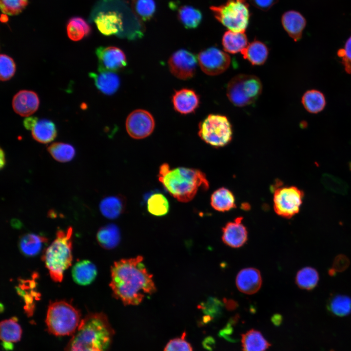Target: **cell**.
I'll list each match as a JSON object with an SVG mask.
<instances>
[{
    "label": "cell",
    "mask_w": 351,
    "mask_h": 351,
    "mask_svg": "<svg viewBox=\"0 0 351 351\" xmlns=\"http://www.w3.org/2000/svg\"><path fill=\"white\" fill-rule=\"evenodd\" d=\"M143 261L141 255L121 259L115 262L111 268L109 286L114 296L125 305H137L145 294L151 295L156 292L153 275Z\"/></svg>",
    "instance_id": "6da1fadb"
},
{
    "label": "cell",
    "mask_w": 351,
    "mask_h": 351,
    "mask_svg": "<svg viewBox=\"0 0 351 351\" xmlns=\"http://www.w3.org/2000/svg\"><path fill=\"white\" fill-rule=\"evenodd\" d=\"M113 332L105 314L88 313L80 320L65 351H106Z\"/></svg>",
    "instance_id": "7a4b0ae2"
},
{
    "label": "cell",
    "mask_w": 351,
    "mask_h": 351,
    "mask_svg": "<svg viewBox=\"0 0 351 351\" xmlns=\"http://www.w3.org/2000/svg\"><path fill=\"white\" fill-rule=\"evenodd\" d=\"M158 178L167 191L181 202L192 200L200 188H209L205 175L196 169L171 168L168 163H163L159 167Z\"/></svg>",
    "instance_id": "3957f363"
},
{
    "label": "cell",
    "mask_w": 351,
    "mask_h": 351,
    "mask_svg": "<svg viewBox=\"0 0 351 351\" xmlns=\"http://www.w3.org/2000/svg\"><path fill=\"white\" fill-rule=\"evenodd\" d=\"M73 229L58 230L56 237L47 248L43 260L51 278L55 282L62 280L64 272L72 262Z\"/></svg>",
    "instance_id": "277c9868"
},
{
    "label": "cell",
    "mask_w": 351,
    "mask_h": 351,
    "mask_svg": "<svg viewBox=\"0 0 351 351\" xmlns=\"http://www.w3.org/2000/svg\"><path fill=\"white\" fill-rule=\"evenodd\" d=\"M80 318V312L71 304L63 300L56 301L49 305L45 322L51 334L69 335L77 330Z\"/></svg>",
    "instance_id": "5b68a950"
},
{
    "label": "cell",
    "mask_w": 351,
    "mask_h": 351,
    "mask_svg": "<svg viewBox=\"0 0 351 351\" xmlns=\"http://www.w3.org/2000/svg\"><path fill=\"white\" fill-rule=\"evenodd\" d=\"M210 9L215 19L229 30L245 32L250 18L247 0H227L225 3L211 6Z\"/></svg>",
    "instance_id": "8992f818"
},
{
    "label": "cell",
    "mask_w": 351,
    "mask_h": 351,
    "mask_svg": "<svg viewBox=\"0 0 351 351\" xmlns=\"http://www.w3.org/2000/svg\"><path fill=\"white\" fill-rule=\"evenodd\" d=\"M226 89L229 100L234 105L242 107L256 101L261 94L262 84L255 76L239 74L230 80Z\"/></svg>",
    "instance_id": "52a82bcc"
},
{
    "label": "cell",
    "mask_w": 351,
    "mask_h": 351,
    "mask_svg": "<svg viewBox=\"0 0 351 351\" xmlns=\"http://www.w3.org/2000/svg\"><path fill=\"white\" fill-rule=\"evenodd\" d=\"M231 124L225 116L208 115L199 125L198 135L206 143L214 147L228 144L232 137Z\"/></svg>",
    "instance_id": "ba28073f"
},
{
    "label": "cell",
    "mask_w": 351,
    "mask_h": 351,
    "mask_svg": "<svg viewBox=\"0 0 351 351\" xmlns=\"http://www.w3.org/2000/svg\"><path fill=\"white\" fill-rule=\"evenodd\" d=\"M303 196V192L294 186L277 189L273 195L275 212L283 217L291 218L299 212Z\"/></svg>",
    "instance_id": "9c48e42d"
},
{
    "label": "cell",
    "mask_w": 351,
    "mask_h": 351,
    "mask_svg": "<svg viewBox=\"0 0 351 351\" xmlns=\"http://www.w3.org/2000/svg\"><path fill=\"white\" fill-rule=\"evenodd\" d=\"M197 59L202 71L209 76H216L230 66V56L215 47H210L199 52Z\"/></svg>",
    "instance_id": "30bf717a"
},
{
    "label": "cell",
    "mask_w": 351,
    "mask_h": 351,
    "mask_svg": "<svg viewBox=\"0 0 351 351\" xmlns=\"http://www.w3.org/2000/svg\"><path fill=\"white\" fill-rule=\"evenodd\" d=\"M126 129L129 135L136 139L148 136L153 132L155 122L153 116L147 111L137 109L131 112L126 120Z\"/></svg>",
    "instance_id": "8fae6325"
},
{
    "label": "cell",
    "mask_w": 351,
    "mask_h": 351,
    "mask_svg": "<svg viewBox=\"0 0 351 351\" xmlns=\"http://www.w3.org/2000/svg\"><path fill=\"white\" fill-rule=\"evenodd\" d=\"M171 73L178 78L187 80L194 77L197 67V58L189 51L180 49L175 52L168 60Z\"/></svg>",
    "instance_id": "7c38bea8"
},
{
    "label": "cell",
    "mask_w": 351,
    "mask_h": 351,
    "mask_svg": "<svg viewBox=\"0 0 351 351\" xmlns=\"http://www.w3.org/2000/svg\"><path fill=\"white\" fill-rule=\"evenodd\" d=\"M98 61V72H117L127 65L124 52L115 46H100L96 50Z\"/></svg>",
    "instance_id": "4fadbf2b"
},
{
    "label": "cell",
    "mask_w": 351,
    "mask_h": 351,
    "mask_svg": "<svg viewBox=\"0 0 351 351\" xmlns=\"http://www.w3.org/2000/svg\"><path fill=\"white\" fill-rule=\"evenodd\" d=\"M94 21L98 30L105 36L117 35L123 31L122 16L116 11L100 12Z\"/></svg>",
    "instance_id": "5bb4252c"
},
{
    "label": "cell",
    "mask_w": 351,
    "mask_h": 351,
    "mask_svg": "<svg viewBox=\"0 0 351 351\" xmlns=\"http://www.w3.org/2000/svg\"><path fill=\"white\" fill-rule=\"evenodd\" d=\"M172 102L176 111L186 115L195 113L199 107L200 98L194 90L183 88L175 91Z\"/></svg>",
    "instance_id": "9a60e30c"
},
{
    "label": "cell",
    "mask_w": 351,
    "mask_h": 351,
    "mask_svg": "<svg viewBox=\"0 0 351 351\" xmlns=\"http://www.w3.org/2000/svg\"><path fill=\"white\" fill-rule=\"evenodd\" d=\"M39 100L37 94L32 91L21 90L13 97L12 106L14 111L22 117H28L38 109Z\"/></svg>",
    "instance_id": "2e32d148"
},
{
    "label": "cell",
    "mask_w": 351,
    "mask_h": 351,
    "mask_svg": "<svg viewBox=\"0 0 351 351\" xmlns=\"http://www.w3.org/2000/svg\"><path fill=\"white\" fill-rule=\"evenodd\" d=\"M242 217L236 218L234 222L226 224L223 228L222 240L227 245L238 248L242 246L247 239V231L241 223Z\"/></svg>",
    "instance_id": "e0dca14e"
},
{
    "label": "cell",
    "mask_w": 351,
    "mask_h": 351,
    "mask_svg": "<svg viewBox=\"0 0 351 351\" xmlns=\"http://www.w3.org/2000/svg\"><path fill=\"white\" fill-rule=\"evenodd\" d=\"M262 279L259 271L253 268L241 270L236 278L238 289L242 292L252 294L256 292L260 288Z\"/></svg>",
    "instance_id": "ac0fdd59"
},
{
    "label": "cell",
    "mask_w": 351,
    "mask_h": 351,
    "mask_svg": "<svg viewBox=\"0 0 351 351\" xmlns=\"http://www.w3.org/2000/svg\"><path fill=\"white\" fill-rule=\"evenodd\" d=\"M281 22L285 30L294 41L301 39L306 21L300 13L293 10L287 11L282 16Z\"/></svg>",
    "instance_id": "d6986e66"
},
{
    "label": "cell",
    "mask_w": 351,
    "mask_h": 351,
    "mask_svg": "<svg viewBox=\"0 0 351 351\" xmlns=\"http://www.w3.org/2000/svg\"><path fill=\"white\" fill-rule=\"evenodd\" d=\"M89 77L94 80L97 88L102 93L111 95L118 89L120 80L118 76L113 72L103 71L98 73L92 72Z\"/></svg>",
    "instance_id": "ffe728a7"
},
{
    "label": "cell",
    "mask_w": 351,
    "mask_h": 351,
    "mask_svg": "<svg viewBox=\"0 0 351 351\" xmlns=\"http://www.w3.org/2000/svg\"><path fill=\"white\" fill-rule=\"evenodd\" d=\"M97 274L96 266L90 261L83 260L78 262L72 271L74 281L80 285H87L91 283Z\"/></svg>",
    "instance_id": "44dd1931"
},
{
    "label": "cell",
    "mask_w": 351,
    "mask_h": 351,
    "mask_svg": "<svg viewBox=\"0 0 351 351\" xmlns=\"http://www.w3.org/2000/svg\"><path fill=\"white\" fill-rule=\"evenodd\" d=\"M22 330L17 319L12 317L0 322V339L5 348L11 349L12 343L19 341L21 337Z\"/></svg>",
    "instance_id": "7402d4cb"
},
{
    "label": "cell",
    "mask_w": 351,
    "mask_h": 351,
    "mask_svg": "<svg viewBox=\"0 0 351 351\" xmlns=\"http://www.w3.org/2000/svg\"><path fill=\"white\" fill-rule=\"evenodd\" d=\"M243 58L253 65H261L266 61L269 50L262 42L254 40L248 44L241 52Z\"/></svg>",
    "instance_id": "603a6c76"
},
{
    "label": "cell",
    "mask_w": 351,
    "mask_h": 351,
    "mask_svg": "<svg viewBox=\"0 0 351 351\" xmlns=\"http://www.w3.org/2000/svg\"><path fill=\"white\" fill-rule=\"evenodd\" d=\"M222 44L225 52L231 54L241 52L248 45V39L245 32L228 30L224 33Z\"/></svg>",
    "instance_id": "cb8c5ba5"
},
{
    "label": "cell",
    "mask_w": 351,
    "mask_h": 351,
    "mask_svg": "<svg viewBox=\"0 0 351 351\" xmlns=\"http://www.w3.org/2000/svg\"><path fill=\"white\" fill-rule=\"evenodd\" d=\"M124 199L120 195H112L105 197L99 204L102 214L108 219L117 218L125 210Z\"/></svg>",
    "instance_id": "d4e9b609"
},
{
    "label": "cell",
    "mask_w": 351,
    "mask_h": 351,
    "mask_svg": "<svg viewBox=\"0 0 351 351\" xmlns=\"http://www.w3.org/2000/svg\"><path fill=\"white\" fill-rule=\"evenodd\" d=\"M243 351H265L271 346L258 331L252 329L241 334Z\"/></svg>",
    "instance_id": "484cf974"
},
{
    "label": "cell",
    "mask_w": 351,
    "mask_h": 351,
    "mask_svg": "<svg viewBox=\"0 0 351 351\" xmlns=\"http://www.w3.org/2000/svg\"><path fill=\"white\" fill-rule=\"evenodd\" d=\"M97 239L98 244L102 248L107 250L114 249L120 242L119 230L115 224H108L98 230Z\"/></svg>",
    "instance_id": "4316f807"
},
{
    "label": "cell",
    "mask_w": 351,
    "mask_h": 351,
    "mask_svg": "<svg viewBox=\"0 0 351 351\" xmlns=\"http://www.w3.org/2000/svg\"><path fill=\"white\" fill-rule=\"evenodd\" d=\"M46 241V237L34 234H26L20 238V250L25 255L33 256L40 252Z\"/></svg>",
    "instance_id": "83f0119b"
},
{
    "label": "cell",
    "mask_w": 351,
    "mask_h": 351,
    "mask_svg": "<svg viewBox=\"0 0 351 351\" xmlns=\"http://www.w3.org/2000/svg\"><path fill=\"white\" fill-rule=\"evenodd\" d=\"M57 131L55 124L51 120L42 119L38 120L32 130V135L37 141L48 143L56 137Z\"/></svg>",
    "instance_id": "f1b7e54d"
},
{
    "label": "cell",
    "mask_w": 351,
    "mask_h": 351,
    "mask_svg": "<svg viewBox=\"0 0 351 351\" xmlns=\"http://www.w3.org/2000/svg\"><path fill=\"white\" fill-rule=\"evenodd\" d=\"M301 102L304 108L312 114H317L321 112L326 105L324 95L316 89H311L305 92L302 97Z\"/></svg>",
    "instance_id": "f546056e"
},
{
    "label": "cell",
    "mask_w": 351,
    "mask_h": 351,
    "mask_svg": "<svg viewBox=\"0 0 351 351\" xmlns=\"http://www.w3.org/2000/svg\"><path fill=\"white\" fill-rule=\"evenodd\" d=\"M211 205L216 211H227L235 207L234 197L229 190L222 187L212 195Z\"/></svg>",
    "instance_id": "4dcf8cb0"
},
{
    "label": "cell",
    "mask_w": 351,
    "mask_h": 351,
    "mask_svg": "<svg viewBox=\"0 0 351 351\" xmlns=\"http://www.w3.org/2000/svg\"><path fill=\"white\" fill-rule=\"evenodd\" d=\"M91 31L90 25L84 19L80 17L70 19L67 25L68 36L73 41L81 39L84 37L88 36Z\"/></svg>",
    "instance_id": "1f68e13d"
},
{
    "label": "cell",
    "mask_w": 351,
    "mask_h": 351,
    "mask_svg": "<svg viewBox=\"0 0 351 351\" xmlns=\"http://www.w3.org/2000/svg\"><path fill=\"white\" fill-rule=\"evenodd\" d=\"M178 17L186 28L194 29L200 23L202 15L198 9L191 6L184 5L179 8Z\"/></svg>",
    "instance_id": "d6a6232c"
},
{
    "label": "cell",
    "mask_w": 351,
    "mask_h": 351,
    "mask_svg": "<svg viewBox=\"0 0 351 351\" xmlns=\"http://www.w3.org/2000/svg\"><path fill=\"white\" fill-rule=\"evenodd\" d=\"M295 281L300 289L312 290L316 286L318 282V273L312 267H304L297 272Z\"/></svg>",
    "instance_id": "836d02e7"
},
{
    "label": "cell",
    "mask_w": 351,
    "mask_h": 351,
    "mask_svg": "<svg viewBox=\"0 0 351 351\" xmlns=\"http://www.w3.org/2000/svg\"><path fill=\"white\" fill-rule=\"evenodd\" d=\"M170 208L167 197L161 193L152 195L147 199V209L151 214L162 216L168 214Z\"/></svg>",
    "instance_id": "e575fe53"
},
{
    "label": "cell",
    "mask_w": 351,
    "mask_h": 351,
    "mask_svg": "<svg viewBox=\"0 0 351 351\" xmlns=\"http://www.w3.org/2000/svg\"><path fill=\"white\" fill-rule=\"evenodd\" d=\"M47 150L55 160L60 162L71 160L76 154L72 145L63 142L53 143L48 147Z\"/></svg>",
    "instance_id": "d590c367"
},
{
    "label": "cell",
    "mask_w": 351,
    "mask_h": 351,
    "mask_svg": "<svg viewBox=\"0 0 351 351\" xmlns=\"http://www.w3.org/2000/svg\"><path fill=\"white\" fill-rule=\"evenodd\" d=\"M328 309L336 316H346L351 312V298L347 295H336L329 301Z\"/></svg>",
    "instance_id": "8d00e7d4"
},
{
    "label": "cell",
    "mask_w": 351,
    "mask_h": 351,
    "mask_svg": "<svg viewBox=\"0 0 351 351\" xmlns=\"http://www.w3.org/2000/svg\"><path fill=\"white\" fill-rule=\"evenodd\" d=\"M134 7L137 15L144 20L151 19L156 9L154 0H136Z\"/></svg>",
    "instance_id": "74e56055"
},
{
    "label": "cell",
    "mask_w": 351,
    "mask_h": 351,
    "mask_svg": "<svg viewBox=\"0 0 351 351\" xmlns=\"http://www.w3.org/2000/svg\"><path fill=\"white\" fill-rule=\"evenodd\" d=\"M28 4V0H0L1 12L10 16L19 15Z\"/></svg>",
    "instance_id": "f35d334b"
},
{
    "label": "cell",
    "mask_w": 351,
    "mask_h": 351,
    "mask_svg": "<svg viewBox=\"0 0 351 351\" xmlns=\"http://www.w3.org/2000/svg\"><path fill=\"white\" fill-rule=\"evenodd\" d=\"M16 72V64L13 58L5 54L0 58V78L1 81L10 79Z\"/></svg>",
    "instance_id": "ab89813d"
},
{
    "label": "cell",
    "mask_w": 351,
    "mask_h": 351,
    "mask_svg": "<svg viewBox=\"0 0 351 351\" xmlns=\"http://www.w3.org/2000/svg\"><path fill=\"white\" fill-rule=\"evenodd\" d=\"M324 186L328 190L338 194L347 193L348 186L342 180L329 174H325L322 178Z\"/></svg>",
    "instance_id": "60d3db41"
},
{
    "label": "cell",
    "mask_w": 351,
    "mask_h": 351,
    "mask_svg": "<svg viewBox=\"0 0 351 351\" xmlns=\"http://www.w3.org/2000/svg\"><path fill=\"white\" fill-rule=\"evenodd\" d=\"M337 55L341 58L345 72L351 74V36L346 41L344 48L338 51Z\"/></svg>",
    "instance_id": "b9f144b4"
},
{
    "label": "cell",
    "mask_w": 351,
    "mask_h": 351,
    "mask_svg": "<svg viewBox=\"0 0 351 351\" xmlns=\"http://www.w3.org/2000/svg\"><path fill=\"white\" fill-rule=\"evenodd\" d=\"M164 351H193L190 344L183 338L170 340L165 347Z\"/></svg>",
    "instance_id": "7bdbcfd3"
},
{
    "label": "cell",
    "mask_w": 351,
    "mask_h": 351,
    "mask_svg": "<svg viewBox=\"0 0 351 351\" xmlns=\"http://www.w3.org/2000/svg\"><path fill=\"white\" fill-rule=\"evenodd\" d=\"M349 265V258L344 254H339L333 261L332 269L336 272H341L346 270Z\"/></svg>",
    "instance_id": "ee69618b"
},
{
    "label": "cell",
    "mask_w": 351,
    "mask_h": 351,
    "mask_svg": "<svg viewBox=\"0 0 351 351\" xmlns=\"http://www.w3.org/2000/svg\"><path fill=\"white\" fill-rule=\"evenodd\" d=\"M249 1L256 8L266 11L275 4L278 0H249Z\"/></svg>",
    "instance_id": "f6af8a7d"
},
{
    "label": "cell",
    "mask_w": 351,
    "mask_h": 351,
    "mask_svg": "<svg viewBox=\"0 0 351 351\" xmlns=\"http://www.w3.org/2000/svg\"><path fill=\"white\" fill-rule=\"evenodd\" d=\"M38 121V118L36 117H27L23 121V125L26 129L31 130L36 125Z\"/></svg>",
    "instance_id": "bcb514c9"
},
{
    "label": "cell",
    "mask_w": 351,
    "mask_h": 351,
    "mask_svg": "<svg viewBox=\"0 0 351 351\" xmlns=\"http://www.w3.org/2000/svg\"><path fill=\"white\" fill-rule=\"evenodd\" d=\"M215 340L212 337H207L203 343L204 347L209 351L213 350L215 346Z\"/></svg>",
    "instance_id": "7dc6e473"
},
{
    "label": "cell",
    "mask_w": 351,
    "mask_h": 351,
    "mask_svg": "<svg viewBox=\"0 0 351 351\" xmlns=\"http://www.w3.org/2000/svg\"><path fill=\"white\" fill-rule=\"evenodd\" d=\"M273 323L276 326H279L282 321V316L280 314H275L272 318Z\"/></svg>",
    "instance_id": "c3c4849f"
},
{
    "label": "cell",
    "mask_w": 351,
    "mask_h": 351,
    "mask_svg": "<svg viewBox=\"0 0 351 351\" xmlns=\"http://www.w3.org/2000/svg\"><path fill=\"white\" fill-rule=\"evenodd\" d=\"M0 169H2L5 166V165L6 164L5 153L2 148H0Z\"/></svg>",
    "instance_id": "681fc988"
},
{
    "label": "cell",
    "mask_w": 351,
    "mask_h": 351,
    "mask_svg": "<svg viewBox=\"0 0 351 351\" xmlns=\"http://www.w3.org/2000/svg\"><path fill=\"white\" fill-rule=\"evenodd\" d=\"M226 304L227 305V308L230 310L234 309V308H235L236 306V304L235 303V302L233 300L226 301Z\"/></svg>",
    "instance_id": "f907efd6"
},
{
    "label": "cell",
    "mask_w": 351,
    "mask_h": 351,
    "mask_svg": "<svg viewBox=\"0 0 351 351\" xmlns=\"http://www.w3.org/2000/svg\"><path fill=\"white\" fill-rule=\"evenodd\" d=\"M1 21L3 22H6L8 20V17H7V15L4 14L2 15L1 16Z\"/></svg>",
    "instance_id": "816d5d0a"
}]
</instances>
